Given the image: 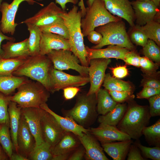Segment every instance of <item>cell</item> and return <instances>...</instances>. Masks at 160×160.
<instances>
[{
	"instance_id": "23",
	"label": "cell",
	"mask_w": 160,
	"mask_h": 160,
	"mask_svg": "<svg viewBox=\"0 0 160 160\" xmlns=\"http://www.w3.org/2000/svg\"><path fill=\"white\" fill-rule=\"evenodd\" d=\"M81 144L77 136L73 133L66 132L52 149V154L53 156L64 154L70 155Z\"/></svg>"
},
{
	"instance_id": "22",
	"label": "cell",
	"mask_w": 160,
	"mask_h": 160,
	"mask_svg": "<svg viewBox=\"0 0 160 160\" xmlns=\"http://www.w3.org/2000/svg\"><path fill=\"white\" fill-rule=\"evenodd\" d=\"M40 108L52 114L59 125L65 131L73 133L77 136H82L84 133H87L88 129H86L78 124L74 120L68 116H61L52 110L46 103L41 105Z\"/></svg>"
},
{
	"instance_id": "8",
	"label": "cell",
	"mask_w": 160,
	"mask_h": 160,
	"mask_svg": "<svg viewBox=\"0 0 160 160\" xmlns=\"http://www.w3.org/2000/svg\"><path fill=\"white\" fill-rule=\"evenodd\" d=\"M47 56L52 62L54 68L60 71L72 69L80 75L88 76L89 67L79 64L78 58L70 50H52Z\"/></svg>"
},
{
	"instance_id": "11",
	"label": "cell",
	"mask_w": 160,
	"mask_h": 160,
	"mask_svg": "<svg viewBox=\"0 0 160 160\" xmlns=\"http://www.w3.org/2000/svg\"><path fill=\"white\" fill-rule=\"evenodd\" d=\"M41 127L44 141L50 146L52 150L66 131L60 126L54 117L45 110L41 119Z\"/></svg>"
},
{
	"instance_id": "2",
	"label": "cell",
	"mask_w": 160,
	"mask_h": 160,
	"mask_svg": "<svg viewBox=\"0 0 160 160\" xmlns=\"http://www.w3.org/2000/svg\"><path fill=\"white\" fill-rule=\"evenodd\" d=\"M133 100L127 102V110L116 127L131 139L137 140L142 135L143 129L148 125L151 116L148 106L139 105Z\"/></svg>"
},
{
	"instance_id": "59",
	"label": "cell",
	"mask_w": 160,
	"mask_h": 160,
	"mask_svg": "<svg viewBox=\"0 0 160 160\" xmlns=\"http://www.w3.org/2000/svg\"><path fill=\"white\" fill-rule=\"evenodd\" d=\"M95 0H87V7L90 6L92 4Z\"/></svg>"
},
{
	"instance_id": "9",
	"label": "cell",
	"mask_w": 160,
	"mask_h": 160,
	"mask_svg": "<svg viewBox=\"0 0 160 160\" xmlns=\"http://www.w3.org/2000/svg\"><path fill=\"white\" fill-rule=\"evenodd\" d=\"M49 78L50 92L52 93L68 87L83 86L89 82V76L71 75L53 67L49 71Z\"/></svg>"
},
{
	"instance_id": "58",
	"label": "cell",
	"mask_w": 160,
	"mask_h": 160,
	"mask_svg": "<svg viewBox=\"0 0 160 160\" xmlns=\"http://www.w3.org/2000/svg\"><path fill=\"white\" fill-rule=\"evenodd\" d=\"M154 3L156 6L158 7H159L160 4V0H151Z\"/></svg>"
},
{
	"instance_id": "42",
	"label": "cell",
	"mask_w": 160,
	"mask_h": 160,
	"mask_svg": "<svg viewBox=\"0 0 160 160\" xmlns=\"http://www.w3.org/2000/svg\"><path fill=\"white\" fill-rule=\"evenodd\" d=\"M139 65L144 74L148 75L156 72L159 66L145 57H140Z\"/></svg>"
},
{
	"instance_id": "38",
	"label": "cell",
	"mask_w": 160,
	"mask_h": 160,
	"mask_svg": "<svg viewBox=\"0 0 160 160\" xmlns=\"http://www.w3.org/2000/svg\"><path fill=\"white\" fill-rule=\"evenodd\" d=\"M142 52L145 57L153 62L160 64V47L153 41L148 39L146 44L143 47Z\"/></svg>"
},
{
	"instance_id": "41",
	"label": "cell",
	"mask_w": 160,
	"mask_h": 160,
	"mask_svg": "<svg viewBox=\"0 0 160 160\" xmlns=\"http://www.w3.org/2000/svg\"><path fill=\"white\" fill-rule=\"evenodd\" d=\"M10 96H6L0 93V124H5L9 126V118L8 108L10 101Z\"/></svg>"
},
{
	"instance_id": "5",
	"label": "cell",
	"mask_w": 160,
	"mask_h": 160,
	"mask_svg": "<svg viewBox=\"0 0 160 160\" xmlns=\"http://www.w3.org/2000/svg\"><path fill=\"white\" fill-rule=\"evenodd\" d=\"M17 89V92L10 95L9 99L21 108H40L41 105L46 103L50 97V92L36 81L29 80Z\"/></svg>"
},
{
	"instance_id": "12",
	"label": "cell",
	"mask_w": 160,
	"mask_h": 160,
	"mask_svg": "<svg viewBox=\"0 0 160 160\" xmlns=\"http://www.w3.org/2000/svg\"><path fill=\"white\" fill-rule=\"evenodd\" d=\"M111 62V59L95 58L89 61L88 76L90 86L87 93L96 95L103 82L105 70Z\"/></svg>"
},
{
	"instance_id": "40",
	"label": "cell",
	"mask_w": 160,
	"mask_h": 160,
	"mask_svg": "<svg viewBox=\"0 0 160 160\" xmlns=\"http://www.w3.org/2000/svg\"><path fill=\"white\" fill-rule=\"evenodd\" d=\"M139 148L145 158L153 160H160V146L149 147L142 145L138 140L134 143Z\"/></svg>"
},
{
	"instance_id": "46",
	"label": "cell",
	"mask_w": 160,
	"mask_h": 160,
	"mask_svg": "<svg viewBox=\"0 0 160 160\" xmlns=\"http://www.w3.org/2000/svg\"><path fill=\"white\" fill-rule=\"evenodd\" d=\"M160 94V89L143 87L142 89L136 95L138 99H148L151 96Z\"/></svg>"
},
{
	"instance_id": "16",
	"label": "cell",
	"mask_w": 160,
	"mask_h": 160,
	"mask_svg": "<svg viewBox=\"0 0 160 160\" xmlns=\"http://www.w3.org/2000/svg\"><path fill=\"white\" fill-rule=\"evenodd\" d=\"M88 131L101 144L131 140L130 136L121 132L116 127L100 124L97 128H89Z\"/></svg>"
},
{
	"instance_id": "24",
	"label": "cell",
	"mask_w": 160,
	"mask_h": 160,
	"mask_svg": "<svg viewBox=\"0 0 160 160\" xmlns=\"http://www.w3.org/2000/svg\"><path fill=\"white\" fill-rule=\"evenodd\" d=\"M8 41L1 45L3 54L5 58L27 57L30 56L28 48V38L18 42Z\"/></svg>"
},
{
	"instance_id": "57",
	"label": "cell",
	"mask_w": 160,
	"mask_h": 160,
	"mask_svg": "<svg viewBox=\"0 0 160 160\" xmlns=\"http://www.w3.org/2000/svg\"><path fill=\"white\" fill-rule=\"evenodd\" d=\"M9 159L8 157L0 144V160H7Z\"/></svg>"
},
{
	"instance_id": "4",
	"label": "cell",
	"mask_w": 160,
	"mask_h": 160,
	"mask_svg": "<svg viewBox=\"0 0 160 160\" xmlns=\"http://www.w3.org/2000/svg\"><path fill=\"white\" fill-rule=\"evenodd\" d=\"M97 105L95 94L88 95L83 93L77 95L73 108L68 110L63 109L62 112L64 116L71 118L80 126L88 129L97 118L98 114Z\"/></svg>"
},
{
	"instance_id": "7",
	"label": "cell",
	"mask_w": 160,
	"mask_h": 160,
	"mask_svg": "<svg viewBox=\"0 0 160 160\" xmlns=\"http://www.w3.org/2000/svg\"><path fill=\"white\" fill-rule=\"evenodd\" d=\"M122 18L110 13L103 0H95L90 7H86V13L81 20V28L84 37L99 26Z\"/></svg>"
},
{
	"instance_id": "17",
	"label": "cell",
	"mask_w": 160,
	"mask_h": 160,
	"mask_svg": "<svg viewBox=\"0 0 160 160\" xmlns=\"http://www.w3.org/2000/svg\"><path fill=\"white\" fill-rule=\"evenodd\" d=\"M106 9L112 15L126 20L131 27L135 25V16L129 0H103Z\"/></svg>"
},
{
	"instance_id": "15",
	"label": "cell",
	"mask_w": 160,
	"mask_h": 160,
	"mask_svg": "<svg viewBox=\"0 0 160 160\" xmlns=\"http://www.w3.org/2000/svg\"><path fill=\"white\" fill-rule=\"evenodd\" d=\"M17 139L18 153L28 159L36 146V141L21 113Z\"/></svg>"
},
{
	"instance_id": "39",
	"label": "cell",
	"mask_w": 160,
	"mask_h": 160,
	"mask_svg": "<svg viewBox=\"0 0 160 160\" xmlns=\"http://www.w3.org/2000/svg\"><path fill=\"white\" fill-rule=\"evenodd\" d=\"M132 28L128 34L131 42L137 45L143 47L148 39L145 33L140 28L138 25H135Z\"/></svg>"
},
{
	"instance_id": "48",
	"label": "cell",
	"mask_w": 160,
	"mask_h": 160,
	"mask_svg": "<svg viewBox=\"0 0 160 160\" xmlns=\"http://www.w3.org/2000/svg\"><path fill=\"white\" fill-rule=\"evenodd\" d=\"M128 154L127 160H146L142 156L140 149L134 143L131 145Z\"/></svg>"
},
{
	"instance_id": "54",
	"label": "cell",
	"mask_w": 160,
	"mask_h": 160,
	"mask_svg": "<svg viewBox=\"0 0 160 160\" xmlns=\"http://www.w3.org/2000/svg\"><path fill=\"white\" fill-rule=\"evenodd\" d=\"M4 40L15 41V39L13 37L8 36L5 35L1 30L0 22V55H1L3 54L1 44L2 41Z\"/></svg>"
},
{
	"instance_id": "52",
	"label": "cell",
	"mask_w": 160,
	"mask_h": 160,
	"mask_svg": "<svg viewBox=\"0 0 160 160\" xmlns=\"http://www.w3.org/2000/svg\"><path fill=\"white\" fill-rule=\"evenodd\" d=\"M63 96L66 100L73 98L80 90L78 87H70L63 89Z\"/></svg>"
},
{
	"instance_id": "30",
	"label": "cell",
	"mask_w": 160,
	"mask_h": 160,
	"mask_svg": "<svg viewBox=\"0 0 160 160\" xmlns=\"http://www.w3.org/2000/svg\"><path fill=\"white\" fill-rule=\"evenodd\" d=\"M29 32L28 38V48L30 56L40 54V44L42 32L39 27L31 24H25Z\"/></svg>"
},
{
	"instance_id": "61",
	"label": "cell",
	"mask_w": 160,
	"mask_h": 160,
	"mask_svg": "<svg viewBox=\"0 0 160 160\" xmlns=\"http://www.w3.org/2000/svg\"><path fill=\"white\" fill-rule=\"evenodd\" d=\"M36 1H43V0H33Z\"/></svg>"
},
{
	"instance_id": "44",
	"label": "cell",
	"mask_w": 160,
	"mask_h": 160,
	"mask_svg": "<svg viewBox=\"0 0 160 160\" xmlns=\"http://www.w3.org/2000/svg\"><path fill=\"white\" fill-rule=\"evenodd\" d=\"M113 99L117 103L128 102L135 98L133 92L125 91H108Z\"/></svg>"
},
{
	"instance_id": "62",
	"label": "cell",
	"mask_w": 160,
	"mask_h": 160,
	"mask_svg": "<svg viewBox=\"0 0 160 160\" xmlns=\"http://www.w3.org/2000/svg\"><path fill=\"white\" fill-rule=\"evenodd\" d=\"M140 1H150L151 0H137Z\"/></svg>"
},
{
	"instance_id": "3",
	"label": "cell",
	"mask_w": 160,
	"mask_h": 160,
	"mask_svg": "<svg viewBox=\"0 0 160 160\" xmlns=\"http://www.w3.org/2000/svg\"><path fill=\"white\" fill-rule=\"evenodd\" d=\"M53 67L52 62L47 55L30 56L14 72L13 75L25 76L39 82L50 92L49 73Z\"/></svg>"
},
{
	"instance_id": "34",
	"label": "cell",
	"mask_w": 160,
	"mask_h": 160,
	"mask_svg": "<svg viewBox=\"0 0 160 160\" xmlns=\"http://www.w3.org/2000/svg\"><path fill=\"white\" fill-rule=\"evenodd\" d=\"M53 156L51 147L44 142L35 146L28 159V160H52Z\"/></svg>"
},
{
	"instance_id": "27",
	"label": "cell",
	"mask_w": 160,
	"mask_h": 160,
	"mask_svg": "<svg viewBox=\"0 0 160 160\" xmlns=\"http://www.w3.org/2000/svg\"><path fill=\"white\" fill-rule=\"evenodd\" d=\"M29 80L24 76H0V93L11 95L20 85Z\"/></svg>"
},
{
	"instance_id": "50",
	"label": "cell",
	"mask_w": 160,
	"mask_h": 160,
	"mask_svg": "<svg viewBox=\"0 0 160 160\" xmlns=\"http://www.w3.org/2000/svg\"><path fill=\"white\" fill-rule=\"evenodd\" d=\"M81 145L70 154L68 160H81L83 159L85 151L84 147Z\"/></svg>"
},
{
	"instance_id": "43",
	"label": "cell",
	"mask_w": 160,
	"mask_h": 160,
	"mask_svg": "<svg viewBox=\"0 0 160 160\" xmlns=\"http://www.w3.org/2000/svg\"><path fill=\"white\" fill-rule=\"evenodd\" d=\"M160 71L151 74L143 75L141 85L143 87L160 89Z\"/></svg>"
},
{
	"instance_id": "33",
	"label": "cell",
	"mask_w": 160,
	"mask_h": 160,
	"mask_svg": "<svg viewBox=\"0 0 160 160\" xmlns=\"http://www.w3.org/2000/svg\"><path fill=\"white\" fill-rule=\"evenodd\" d=\"M142 134L149 145L160 146V119L151 126L144 128Z\"/></svg>"
},
{
	"instance_id": "47",
	"label": "cell",
	"mask_w": 160,
	"mask_h": 160,
	"mask_svg": "<svg viewBox=\"0 0 160 160\" xmlns=\"http://www.w3.org/2000/svg\"><path fill=\"white\" fill-rule=\"evenodd\" d=\"M140 57L135 50H130L126 55L124 61L127 64L139 67Z\"/></svg>"
},
{
	"instance_id": "1",
	"label": "cell",
	"mask_w": 160,
	"mask_h": 160,
	"mask_svg": "<svg viewBox=\"0 0 160 160\" xmlns=\"http://www.w3.org/2000/svg\"><path fill=\"white\" fill-rule=\"evenodd\" d=\"M69 34L71 51L79 59L81 65L89 67L87 51L84 42V36L81 28V12L76 5L67 12L64 11L60 14Z\"/></svg>"
},
{
	"instance_id": "14",
	"label": "cell",
	"mask_w": 160,
	"mask_h": 160,
	"mask_svg": "<svg viewBox=\"0 0 160 160\" xmlns=\"http://www.w3.org/2000/svg\"><path fill=\"white\" fill-rule=\"evenodd\" d=\"M64 11L55 3L52 2L20 23H29L39 27L47 25L61 19L60 14Z\"/></svg>"
},
{
	"instance_id": "49",
	"label": "cell",
	"mask_w": 160,
	"mask_h": 160,
	"mask_svg": "<svg viewBox=\"0 0 160 160\" xmlns=\"http://www.w3.org/2000/svg\"><path fill=\"white\" fill-rule=\"evenodd\" d=\"M110 68L112 70L113 76L116 78H124L129 74L128 70L126 65L120 66Z\"/></svg>"
},
{
	"instance_id": "60",
	"label": "cell",
	"mask_w": 160,
	"mask_h": 160,
	"mask_svg": "<svg viewBox=\"0 0 160 160\" xmlns=\"http://www.w3.org/2000/svg\"><path fill=\"white\" fill-rule=\"evenodd\" d=\"M3 0H0V8L1 6V4L2 3V1Z\"/></svg>"
},
{
	"instance_id": "55",
	"label": "cell",
	"mask_w": 160,
	"mask_h": 160,
	"mask_svg": "<svg viewBox=\"0 0 160 160\" xmlns=\"http://www.w3.org/2000/svg\"><path fill=\"white\" fill-rule=\"evenodd\" d=\"M9 159L11 160H28L27 158L23 156L16 152H13Z\"/></svg>"
},
{
	"instance_id": "51",
	"label": "cell",
	"mask_w": 160,
	"mask_h": 160,
	"mask_svg": "<svg viewBox=\"0 0 160 160\" xmlns=\"http://www.w3.org/2000/svg\"><path fill=\"white\" fill-rule=\"evenodd\" d=\"M87 36L90 42L95 45L100 43L103 39L102 35L95 30L89 32Z\"/></svg>"
},
{
	"instance_id": "20",
	"label": "cell",
	"mask_w": 160,
	"mask_h": 160,
	"mask_svg": "<svg viewBox=\"0 0 160 160\" xmlns=\"http://www.w3.org/2000/svg\"><path fill=\"white\" fill-rule=\"evenodd\" d=\"M81 145L84 148V158L87 160H109L98 140L88 132L81 137L77 136Z\"/></svg>"
},
{
	"instance_id": "56",
	"label": "cell",
	"mask_w": 160,
	"mask_h": 160,
	"mask_svg": "<svg viewBox=\"0 0 160 160\" xmlns=\"http://www.w3.org/2000/svg\"><path fill=\"white\" fill-rule=\"evenodd\" d=\"M78 5L80 7V10L81 12L82 17H84L86 13V7L85 6L84 0H80L78 3Z\"/></svg>"
},
{
	"instance_id": "36",
	"label": "cell",
	"mask_w": 160,
	"mask_h": 160,
	"mask_svg": "<svg viewBox=\"0 0 160 160\" xmlns=\"http://www.w3.org/2000/svg\"><path fill=\"white\" fill-rule=\"evenodd\" d=\"M138 26L148 39L153 40L158 46H160V22L153 20L143 25Z\"/></svg>"
},
{
	"instance_id": "26",
	"label": "cell",
	"mask_w": 160,
	"mask_h": 160,
	"mask_svg": "<svg viewBox=\"0 0 160 160\" xmlns=\"http://www.w3.org/2000/svg\"><path fill=\"white\" fill-rule=\"evenodd\" d=\"M21 108L16 102L12 101L10 102L8 108L9 118L10 132L14 151L17 153L18 150L17 138L21 115Z\"/></svg>"
},
{
	"instance_id": "25",
	"label": "cell",
	"mask_w": 160,
	"mask_h": 160,
	"mask_svg": "<svg viewBox=\"0 0 160 160\" xmlns=\"http://www.w3.org/2000/svg\"><path fill=\"white\" fill-rule=\"evenodd\" d=\"M133 143L131 140L101 144L104 151L114 160H124L127 155L130 146Z\"/></svg>"
},
{
	"instance_id": "29",
	"label": "cell",
	"mask_w": 160,
	"mask_h": 160,
	"mask_svg": "<svg viewBox=\"0 0 160 160\" xmlns=\"http://www.w3.org/2000/svg\"><path fill=\"white\" fill-rule=\"evenodd\" d=\"M96 95L97 110L98 114H106L113 109L117 103L105 89L100 88Z\"/></svg>"
},
{
	"instance_id": "18",
	"label": "cell",
	"mask_w": 160,
	"mask_h": 160,
	"mask_svg": "<svg viewBox=\"0 0 160 160\" xmlns=\"http://www.w3.org/2000/svg\"><path fill=\"white\" fill-rule=\"evenodd\" d=\"M44 111L41 108H26L21 109V113L35 137L36 146L44 142L41 127V120Z\"/></svg>"
},
{
	"instance_id": "53",
	"label": "cell",
	"mask_w": 160,
	"mask_h": 160,
	"mask_svg": "<svg viewBox=\"0 0 160 160\" xmlns=\"http://www.w3.org/2000/svg\"><path fill=\"white\" fill-rule=\"evenodd\" d=\"M55 3L59 4L62 9L66 11V4L68 3H71L73 5H76L79 3V0H55Z\"/></svg>"
},
{
	"instance_id": "21",
	"label": "cell",
	"mask_w": 160,
	"mask_h": 160,
	"mask_svg": "<svg viewBox=\"0 0 160 160\" xmlns=\"http://www.w3.org/2000/svg\"><path fill=\"white\" fill-rule=\"evenodd\" d=\"M108 45L106 48L100 49H92L85 46L89 62L91 59L98 58H115L124 60L126 55L130 50L116 45Z\"/></svg>"
},
{
	"instance_id": "32",
	"label": "cell",
	"mask_w": 160,
	"mask_h": 160,
	"mask_svg": "<svg viewBox=\"0 0 160 160\" xmlns=\"http://www.w3.org/2000/svg\"><path fill=\"white\" fill-rule=\"evenodd\" d=\"M27 57L5 58L0 55V76L12 75Z\"/></svg>"
},
{
	"instance_id": "31",
	"label": "cell",
	"mask_w": 160,
	"mask_h": 160,
	"mask_svg": "<svg viewBox=\"0 0 160 160\" xmlns=\"http://www.w3.org/2000/svg\"><path fill=\"white\" fill-rule=\"evenodd\" d=\"M103 86L108 91L133 92L134 88L130 83L105 74Z\"/></svg>"
},
{
	"instance_id": "45",
	"label": "cell",
	"mask_w": 160,
	"mask_h": 160,
	"mask_svg": "<svg viewBox=\"0 0 160 160\" xmlns=\"http://www.w3.org/2000/svg\"><path fill=\"white\" fill-rule=\"evenodd\" d=\"M149 112L151 117L160 116V94L156 95L148 99Z\"/></svg>"
},
{
	"instance_id": "28",
	"label": "cell",
	"mask_w": 160,
	"mask_h": 160,
	"mask_svg": "<svg viewBox=\"0 0 160 160\" xmlns=\"http://www.w3.org/2000/svg\"><path fill=\"white\" fill-rule=\"evenodd\" d=\"M127 106L126 103H117L111 111L99 116L98 121L100 124L116 127L123 117Z\"/></svg>"
},
{
	"instance_id": "19",
	"label": "cell",
	"mask_w": 160,
	"mask_h": 160,
	"mask_svg": "<svg viewBox=\"0 0 160 160\" xmlns=\"http://www.w3.org/2000/svg\"><path fill=\"white\" fill-rule=\"evenodd\" d=\"M71 51L69 40L55 33L42 32L40 44V54L47 55L52 50Z\"/></svg>"
},
{
	"instance_id": "6",
	"label": "cell",
	"mask_w": 160,
	"mask_h": 160,
	"mask_svg": "<svg viewBox=\"0 0 160 160\" xmlns=\"http://www.w3.org/2000/svg\"><path fill=\"white\" fill-rule=\"evenodd\" d=\"M95 30L103 36L101 42L91 47L92 49H101L107 45H114L134 50L135 47L127 32L125 24L122 19L110 22L96 28Z\"/></svg>"
},
{
	"instance_id": "13",
	"label": "cell",
	"mask_w": 160,
	"mask_h": 160,
	"mask_svg": "<svg viewBox=\"0 0 160 160\" xmlns=\"http://www.w3.org/2000/svg\"><path fill=\"white\" fill-rule=\"evenodd\" d=\"M136 25L141 26L152 20L160 22V11L152 0L131 2Z\"/></svg>"
},
{
	"instance_id": "37",
	"label": "cell",
	"mask_w": 160,
	"mask_h": 160,
	"mask_svg": "<svg viewBox=\"0 0 160 160\" xmlns=\"http://www.w3.org/2000/svg\"><path fill=\"white\" fill-rule=\"evenodd\" d=\"M42 32L50 33L60 35L67 40L69 39L68 28L62 18L48 25L39 27Z\"/></svg>"
},
{
	"instance_id": "35",
	"label": "cell",
	"mask_w": 160,
	"mask_h": 160,
	"mask_svg": "<svg viewBox=\"0 0 160 160\" xmlns=\"http://www.w3.org/2000/svg\"><path fill=\"white\" fill-rule=\"evenodd\" d=\"M9 128V126L6 124H0V144L9 159L14 150Z\"/></svg>"
},
{
	"instance_id": "10",
	"label": "cell",
	"mask_w": 160,
	"mask_h": 160,
	"mask_svg": "<svg viewBox=\"0 0 160 160\" xmlns=\"http://www.w3.org/2000/svg\"><path fill=\"white\" fill-rule=\"evenodd\" d=\"M26 1L30 5L35 3L41 6L43 5L33 0H13L10 4L6 2H2L0 8L1 18L0 21L1 30L4 33L13 35L18 24L15 22V18L20 5Z\"/></svg>"
}]
</instances>
